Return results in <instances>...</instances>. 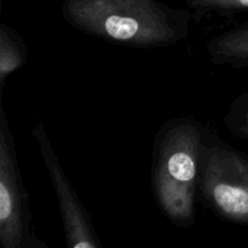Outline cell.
Returning a JSON list of instances; mask_svg holds the SVG:
<instances>
[{"mask_svg":"<svg viewBox=\"0 0 248 248\" xmlns=\"http://www.w3.org/2000/svg\"><path fill=\"white\" fill-rule=\"evenodd\" d=\"M62 15L87 35L136 48L166 47L186 40L193 16L156 0H64Z\"/></svg>","mask_w":248,"mask_h":248,"instance_id":"1","label":"cell"},{"mask_svg":"<svg viewBox=\"0 0 248 248\" xmlns=\"http://www.w3.org/2000/svg\"><path fill=\"white\" fill-rule=\"evenodd\" d=\"M207 127L193 118H177L161 126L154 140L153 194L160 210L173 224L195 222L199 167Z\"/></svg>","mask_w":248,"mask_h":248,"instance_id":"2","label":"cell"},{"mask_svg":"<svg viewBox=\"0 0 248 248\" xmlns=\"http://www.w3.org/2000/svg\"><path fill=\"white\" fill-rule=\"evenodd\" d=\"M199 191L218 217L248 225V157L208 128L200 155Z\"/></svg>","mask_w":248,"mask_h":248,"instance_id":"3","label":"cell"},{"mask_svg":"<svg viewBox=\"0 0 248 248\" xmlns=\"http://www.w3.org/2000/svg\"><path fill=\"white\" fill-rule=\"evenodd\" d=\"M0 242L4 248H47L35 234L11 125L0 109Z\"/></svg>","mask_w":248,"mask_h":248,"instance_id":"4","label":"cell"},{"mask_svg":"<svg viewBox=\"0 0 248 248\" xmlns=\"http://www.w3.org/2000/svg\"><path fill=\"white\" fill-rule=\"evenodd\" d=\"M33 137L38 144L41 159L46 167L53 190L57 196L62 217L67 246L70 248L101 247L98 235L94 232L91 218L75 193L65 174L60 159L56 155L50 136L43 121L39 120L33 128Z\"/></svg>","mask_w":248,"mask_h":248,"instance_id":"5","label":"cell"},{"mask_svg":"<svg viewBox=\"0 0 248 248\" xmlns=\"http://www.w3.org/2000/svg\"><path fill=\"white\" fill-rule=\"evenodd\" d=\"M207 52L215 64L248 67V23L240 24L211 39Z\"/></svg>","mask_w":248,"mask_h":248,"instance_id":"6","label":"cell"},{"mask_svg":"<svg viewBox=\"0 0 248 248\" xmlns=\"http://www.w3.org/2000/svg\"><path fill=\"white\" fill-rule=\"evenodd\" d=\"M28 58V47L22 36L6 24L0 26V92L6 79L22 68Z\"/></svg>","mask_w":248,"mask_h":248,"instance_id":"7","label":"cell"},{"mask_svg":"<svg viewBox=\"0 0 248 248\" xmlns=\"http://www.w3.org/2000/svg\"><path fill=\"white\" fill-rule=\"evenodd\" d=\"M225 127L230 133L248 140V94H240L234 99L224 116Z\"/></svg>","mask_w":248,"mask_h":248,"instance_id":"8","label":"cell"},{"mask_svg":"<svg viewBox=\"0 0 248 248\" xmlns=\"http://www.w3.org/2000/svg\"><path fill=\"white\" fill-rule=\"evenodd\" d=\"M196 19L210 14L228 15L248 10V0H188Z\"/></svg>","mask_w":248,"mask_h":248,"instance_id":"9","label":"cell"}]
</instances>
